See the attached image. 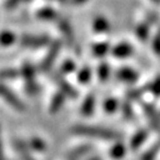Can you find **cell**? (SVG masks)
<instances>
[{
	"label": "cell",
	"instance_id": "cell-1",
	"mask_svg": "<svg viewBox=\"0 0 160 160\" xmlns=\"http://www.w3.org/2000/svg\"><path fill=\"white\" fill-rule=\"evenodd\" d=\"M75 135L86 136V137L99 138L106 140H118L121 139V135L117 131L102 127H91V126H75L71 129Z\"/></svg>",
	"mask_w": 160,
	"mask_h": 160
},
{
	"label": "cell",
	"instance_id": "cell-2",
	"mask_svg": "<svg viewBox=\"0 0 160 160\" xmlns=\"http://www.w3.org/2000/svg\"><path fill=\"white\" fill-rule=\"evenodd\" d=\"M21 75L26 82V91L31 96L36 95L39 90V87L35 80V69H33L32 65L26 62L21 68Z\"/></svg>",
	"mask_w": 160,
	"mask_h": 160
},
{
	"label": "cell",
	"instance_id": "cell-3",
	"mask_svg": "<svg viewBox=\"0 0 160 160\" xmlns=\"http://www.w3.org/2000/svg\"><path fill=\"white\" fill-rule=\"evenodd\" d=\"M60 47H61L60 41H55L52 45L50 46L49 50H48L47 56L43 58L42 62H41V66H40L41 71H43V72H48V71L51 69L53 62H55V60L57 59V57H58Z\"/></svg>",
	"mask_w": 160,
	"mask_h": 160
},
{
	"label": "cell",
	"instance_id": "cell-4",
	"mask_svg": "<svg viewBox=\"0 0 160 160\" xmlns=\"http://www.w3.org/2000/svg\"><path fill=\"white\" fill-rule=\"evenodd\" d=\"M0 96L5 99L6 102H8L11 107L15 108V109L19 110V111L25 110V106H23L22 101H21L11 90L8 89L5 85H2V83H0Z\"/></svg>",
	"mask_w": 160,
	"mask_h": 160
},
{
	"label": "cell",
	"instance_id": "cell-5",
	"mask_svg": "<svg viewBox=\"0 0 160 160\" xmlns=\"http://www.w3.org/2000/svg\"><path fill=\"white\" fill-rule=\"evenodd\" d=\"M49 42V38L47 36H22L20 43L26 48H41Z\"/></svg>",
	"mask_w": 160,
	"mask_h": 160
},
{
	"label": "cell",
	"instance_id": "cell-6",
	"mask_svg": "<svg viewBox=\"0 0 160 160\" xmlns=\"http://www.w3.org/2000/svg\"><path fill=\"white\" fill-rule=\"evenodd\" d=\"M143 110H145V115L147 117L149 123L151 125V127L156 131H160V115L156 110V108L152 105L145 103L143 105Z\"/></svg>",
	"mask_w": 160,
	"mask_h": 160
},
{
	"label": "cell",
	"instance_id": "cell-7",
	"mask_svg": "<svg viewBox=\"0 0 160 160\" xmlns=\"http://www.w3.org/2000/svg\"><path fill=\"white\" fill-rule=\"evenodd\" d=\"M52 79L55 80V82L57 83L58 87H59L60 90H61V92H62L65 96H68V97H70V98L77 97V91H76V90L73 89L72 86L69 85V83H68L67 81L59 75V73H53Z\"/></svg>",
	"mask_w": 160,
	"mask_h": 160
},
{
	"label": "cell",
	"instance_id": "cell-8",
	"mask_svg": "<svg viewBox=\"0 0 160 160\" xmlns=\"http://www.w3.org/2000/svg\"><path fill=\"white\" fill-rule=\"evenodd\" d=\"M117 78L126 83H133L136 82L139 78V75L137 73V71H135L131 68H120L117 72Z\"/></svg>",
	"mask_w": 160,
	"mask_h": 160
},
{
	"label": "cell",
	"instance_id": "cell-9",
	"mask_svg": "<svg viewBox=\"0 0 160 160\" xmlns=\"http://www.w3.org/2000/svg\"><path fill=\"white\" fill-rule=\"evenodd\" d=\"M59 28L61 30V32L65 36V39L67 40V42L69 43V46H75V35H73L72 27L70 26V23L67 20H60L59 22Z\"/></svg>",
	"mask_w": 160,
	"mask_h": 160
},
{
	"label": "cell",
	"instance_id": "cell-10",
	"mask_svg": "<svg viewBox=\"0 0 160 160\" xmlns=\"http://www.w3.org/2000/svg\"><path fill=\"white\" fill-rule=\"evenodd\" d=\"M95 103H96V99H95V95L90 93L86 97V99L83 100L82 105H81V109H80V112L81 115L85 116V117H90L92 115L93 110H95Z\"/></svg>",
	"mask_w": 160,
	"mask_h": 160
},
{
	"label": "cell",
	"instance_id": "cell-11",
	"mask_svg": "<svg viewBox=\"0 0 160 160\" xmlns=\"http://www.w3.org/2000/svg\"><path fill=\"white\" fill-rule=\"evenodd\" d=\"M133 52V48L128 42H121L112 49V55L117 58H127Z\"/></svg>",
	"mask_w": 160,
	"mask_h": 160
},
{
	"label": "cell",
	"instance_id": "cell-12",
	"mask_svg": "<svg viewBox=\"0 0 160 160\" xmlns=\"http://www.w3.org/2000/svg\"><path fill=\"white\" fill-rule=\"evenodd\" d=\"M147 137H148L147 130L141 129V130H139V131H137V132L135 133V136L130 140V148L132 150H137L140 146H142V143L146 141Z\"/></svg>",
	"mask_w": 160,
	"mask_h": 160
},
{
	"label": "cell",
	"instance_id": "cell-13",
	"mask_svg": "<svg viewBox=\"0 0 160 160\" xmlns=\"http://www.w3.org/2000/svg\"><path fill=\"white\" fill-rule=\"evenodd\" d=\"M13 146H15L16 151L19 153V156L21 157L22 160H35V158L30 153L27 145H26L23 141H21V140H15Z\"/></svg>",
	"mask_w": 160,
	"mask_h": 160
},
{
	"label": "cell",
	"instance_id": "cell-14",
	"mask_svg": "<svg viewBox=\"0 0 160 160\" xmlns=\"http://www.w3.org/2000/svg\"><path fill=\"white\" fill-rule=\"evenodd\" d=\"M90 150H91V147L88 145L80 146V147L75 148L72 151L69 152V155H68V157H67V160H79L81 157L87 155Z\"/></svg>",
	"mask_w": 160,
	"mask_h": 160
},
{
	"label": "cell",
	"instance_id": "cell-15",
	"mask_svg": "<svg viewBox=\"0 0 160 160\" xmlns=\"http://www.w3.org/2000/svg\"><path fill=\"white\" fill-rule=\"evenodd\" d=\"M37 17L45 21H53L58 19V13L51 8H42L37 12Z\"/></svg>",
	"mask_w": 160,
	"mask_h": 160
},
{
	"label": "cell",
	"instance_id": "cell-16",
	"mask_svg": "<svg viewBox=\"0 0 160 160\" xmlns=\"http://www.w3.org/2000/svg\"><path fill=\"white\" fill-rule=\"evenodd\" d=\"M92 27H93V30H95L96 32H99V33L109 31V29H110L109 21L103 17H97L96 18V19L93 20Z\"/></svg>",
	"mask_w": 160,
	"mask_h": 160
},
{
	"label": "cell",
	"instance_id": "cell-17",
	"mask_svg": "<svg viewBox=\"0 0 160 160\" xmlns=\"http://www.w3.org/2000/svg\"><path fill=\"white\" fill-rule=\"evenodd\" d=\"M65 97L66 96L63 95L62 92L56 93V95L53 96L52 100H51V103H50V112L56 113L61 109L63 102H65V99H66Z\"/></svg>",
	"mask_w": 160,
	"mask_h": 160
},
{
	"label": "cell",
	"instance_id": "cell-18",
	"mask_svg": "<svg viewBox=\"0 0 160 160\" xmlns=\"http://www.w3.org/2000/svg\"><path fill=\"white\" fill-rule=\"evenodd\" d=\"M150 26L148 22H143V23H140L139 26L137 27L136 29V33H137V37L139 40L141 41H146L149 37V29H150Z\"/></svg>",
	"mask_w": 160,
	"mask_h": 160
},
{
	"label": "cell",
	"instance_id": "cell-19",
	"mask_svg": "<svg viewBox=\"0 0 160 160\" xmlns=\"http://www.w3.org/2000/svg\"><path fill=\"white\" fill-rule=\"evenodd\" d=\"M125 155H126V147H125V145L121 142L116 143V145L110 149V156L116 160L121 159Z\"/></svg>",
	"mask_w": 160,
	"mask_h": 160
},
{
	"label": "cell",
	"instance_id": "cell-20",
	"mask_svg": "<svg viewBox=\"0 0 160 160\" xmlns=\"http://www.w3.org/2000/svg\"><path fill=\"white\" fill-rule=\"evenodd\" d=\"M109 43L107 42H100L96 43L92 47V53L96 57H103L107 55V52L109 51Z\"/></svg>",
	"mask_w": 160,
	"mask_h": 160
},
{
	"label": "cell",
	"instance_id": "cell-21",
	"mask_svg": "<svg viewBox=\"0 0 160 160\" xmlns=\"http://www.w3.org/2000/svg\"><path fill=\"white\" fill-rule=\"evenodd\" d=\"M16 40V36L10 31H2L0 33V45L3 47L11 46Z\"/></svg>",
	"mask_w": 160,
	"mask_h": 160
},
{
	"label": "cell",
	"instance_id": "cell-22",
	"mask_svg": "<svg viewBox=\"0 0 160 160\" xmlns=\"http://www.w3.org/2000/svg\"><path fill=\"white\" fill-rule=\"evenodd\" d=\"M97 75L101 82L107 81L108 78H109V76H110V67L107 65V63H101V65L98 67Z\"/></svg>",
	"mask_w": 160,
	"mask_h": 160
},
{
	"label": "cell",
	"instance_id": "cell-23",
	"mask_svg": "<svg viewBox=\"0 0 160 160\" xmlns=\"http://www.w3.org/2000/svg\"><path fill=\"white\" fill-rule=\"evenodd\" d=\"M118 108V100L116 98H108L103 102V110L107 113H113Z\"/></svg>",
	"mask_w": 160,
	"mask_h": 160
},
{
	"label": "cell",
	"instance_id": "cell-24",
	"mask_svg": "<svg viewBox=\"0 0 160 160\" xmlns=\"http://www.w3.org/2000/svg\"><path fill=\"white\" fill-rule=\"evenodd\" d=\"M160 150V145H155L152 147L148 149L142 156H141V160H155L157 157L158 152Z\"/></svg>",
	"mask_w": 160,
	"mask_h": 160
},
{
	"label": "cell",
	"instance_id": "cell-25",
	"mask_svg": "<svg viewBox=\"0 0 160 160\" xmlns=\"http://www.w3.org/2000/svg\"><path fill=\"white\" fill-rule=\"evenodd\" d=\"M90 78H91V69L89 67H85L80 70L79 73H78V80L79 82L81 83H87L90 81Z\"/></svg>",
	"mask_w": 160,
	"mask_h": 160
},
{
	"label": "cell",
	"instance_id": "cell-26",
	"mask_svg": "<svg viewBox=\"0 0 160 160\" xmlns=\"http://www.w3.org/2000/svg\"><path fill=\"white\" fill-rule=\"evenodd\" d=\"M147 87H148V91H150V92L153 93L155 96H160V76H158L151 82L148 83Z\"/></svg>",
	"mask_w": 160,
	"mask_h": 160
},
{
	"label": "cell",
	"instance_id": "cell-27",
	"mask_svg": "<svg viewBox=\"0 0 160 160\" xmlns=\"http://www.w3.org/2000/svg\"><path fill=\"white\" fill-rule=\"evenodd\" d=\"M29 145L31 149L39 151V152H42L43 150H46V143L43 142V140L39 139V138H32L29 141Z\"/></svg>",
	"mask_w": 160,
	"mask_h": 160
},
{
	"label": "cell",
	"instance_id": "cell-28",
	"mask_svg": "<svg viewBox=\"0 0 160 160\" xmlns=\"http://www.w3.org/2000/svg\"><path fill=\"white\" fill-rule=\"evenodd\" d=\"M19 72L16 69H3L0 71V79L3 80H9V79H15L18 77Z\"/></svg>",
	"mask_w": 160,
	"mask_h": 160
},
{
	"label": "cell",
	"instance_id": "cell-29",
	"mask_svg": "<svg viewBox=\"0 0 160 160\" xmlns=\"http://www.w3.org/2000/svg\"><path fill=\"white\" fill-rule=\"evenodd\" d=\"M147 90H148L147 85H146L143 88H138V89H132V90H130V91H128L127 97L129 98L130 100L139 99V98L141 97V95H142V93L145 92V91H147Z\"/></svg>",
	"mask_w": 160,
	"mask_h": 160
},
{
	"label": "cell",
	"instance_id": "cell-30",
	"mask_svg": "<svg viewBox=\"0 0 160 160\" xmlns=\"http://www.w3.org/2000/svg\"><path fill=\"white\" fill-rule=\"evenodd\" d=\"M76 69V65L73 61H70V60H67L62 66H61V72L63 73H70L75 71Z\"/></svg>",
	"mask_w": 160,
	"mask_h": 160
},
{
	"label": "cell",
	"instance_id": "cell-31",
	"mask_svg": "<svg viewBox=\"0 0 160 160\" xmlns=\"http://www.w3.org/2000/svg\"><path fill=\"white\" fill-rule=\"evenodd\" d=\"M122 113L125 116L126 119H131L133 117V111H132V108L130 106L129 102H123L122 105Z\"/></svg>",
	"mask_w": 160,
	"mask_h": 160
},
{
	"label": "cell",
	"instance_id": "cell-32",
	"mask_svg": "<svg viewBox=\"0 0 160 160\" xmlns=\"http://www.w3.org/2000/svg\"><path fill=\"white\" fill-rule=\"evenodd\" d=\"M152 49L157 56H160V29L152 40Z\"/></svg>",
	"mask_w": 160,
	"mask_h": 160
},
{
	"label": "cell",
	"instance_id": "cell-33",
	"mask_svg": "<svg viewBox=\"0 0 160 160\" xmlns=\"http://www.w3.org/2000/svg\"><path fill=\"white\" fill-rule=\"evenodd\" d=\"M28 1H30V0H7L5 6L7 9H13V8H16L17 6H19L20 3L28 2Z\"/></svg>",
	"mask_w": 160,
	"mask_h": 160
},
{
	"label": "cell",
	"instance_id": "cell-34",
	"mask_svg": "<svg viewBox=\"0 0 160 160\" xmlns=\"http://www.w3.org/2000/svg\"><path fill=\"white\" fill-rule=\"evenodd\" d=\"M86 1H87V0H71V2H72L73 5H82Z\"/></svg>",
	"mask_w": 160,
	"mask_h": 160
},
{
	"label": "cell",
	"instance_id": "cell-35",
	"mask_svg": "<svg viewBox=\"0 0 160 160\" xmlns=\"http://www.w3.org/2000/svg\"><path fill=\"white\" fill-rule=\"evenodd\" d=\"M0 160H3V152H2V143H1V136H0Z\"/></svg>",
	"mask_w": 160,
	"mask_h": 160
},
{
	"label": "cell",
	"instance_id": "cell-36",
	"mask_svg": "<svg viewBox=\"0 0 160 160\" xmlns=\"http://www.w3.org/2000/svg\"><path fill=\"white\" fill-rule=\"evenodd\" d=\"M150 1H152V2L156 3V5H160V0H150Z\"/></svg>",
	"mask_w": 160,
	"mask_h": 160
},
{
	"label": "cell",
	"instance_id": "cell-37",
	"mask_svg": "<svg viewBox=\"0 0 160 160\" xmlns=\"http://www.w3.org/2000/svg\"><path fill=\"white\" fill-rule=\"evenodd\" d=\"M90 160H101V158H100V157H93V158H91Z\"/></svg>",
	"mask_w": 160,
	"mask_h": 160
},
{
	"label": "cell",
	"instance_id": "cell-38",
	"mask_svg": "<svg viewBox=\"0 0 160 160\" xmlns=\"http://www.w3.org/2000/svg\"><path fill=\"white\" fill-rule=\"evenodd\" d=\"M57 1H59V2H66L67 0H57Z\"/></svg>",
	"mask_w": 160,
	"mask_h": 160
}]
</instances>
